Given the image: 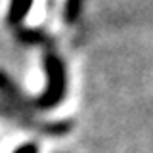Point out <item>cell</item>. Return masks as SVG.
<instances>
[{
    "instance_id": "obj_2",
    "label": "cell",
    "mask_w": 153,
    "mask_h": 153,
    "mask_svg": "<svg viewBox=\"0 0 153 153\" xmlns=\"http://www.w3.org/2000/svg\"><path fill=\"white\" fill-rule=\"evenodd\" d=\"M0 115L8 119H13V121H21L23 126L33 128V130H40L46 134H54V136H59V134H65L71 130V123L69 121H61V123H38L33 117H29L27 111L23 109H17L13 105H10L8 102H0Z\"/></svg>"
},
{
    "instance_id": "obj_1",
    "label": "cell",
    "mask_w": 153,
    "mask_h": 153,
    "mask_svg": "<svg viewBox=\"0 0 153 153\" xmlns=\"http://www.w3.org/2000/svg\"><path fill=\"white\" fill-rule=\"evenodd\" d=\"M44 73H46V86L42 94L35 96V98H27L21 94V90L13 84L6 73L0 71V94L6 98L10 105L23 111H50V109L57 107L65 98L67 92V71L65 63L59 56L54 52H46L44 54Z\"/></svg>"
},
{
    "instance_id": "obj_4",
    "label": "cell",
    "mask_w": 153,
    "mask_h": 153,
    "mask_svg": "<svg viewBox=\"0 0 153 153\" xmlns=\"http://www.w3.org/2000/svg\"><path fill=\"white\" fill-rule=\"evenodd\" d=\"M67 21H75L76 19V13H79V0H69L67 2Z\"/></svg>"
},
{
    "instance_id": "obj_5",
    "label": "cell",
    "mask_w": 153,
    "mask_h": 153,
    "mask_svg": "<svg viewBox=\"0 0 153 153\" xmlns=\"http://www.w3.org/2000/svg\"><path fill=\"white\" fill-rule=\"evenodd\" d=\"M12 153H38V146L33 142H27V143H21L19 147H16Z\"/></svg>"
},
{
    "instance_id": "obj_3",
    "label": "cell",
    "mask_w": 153,
    "mask_h": 153,
    "mask_svg": "<svg viewBox=\"0 0 153 153\" xmlns=\"http://www.w3.org/2000/svg\"><path fill=\"white\" fill-rule=\"evenodd\" d=\"M33 0H12L8 8V23L10 25H19L25 19Z\"/></svg>"
}]
</instances>
